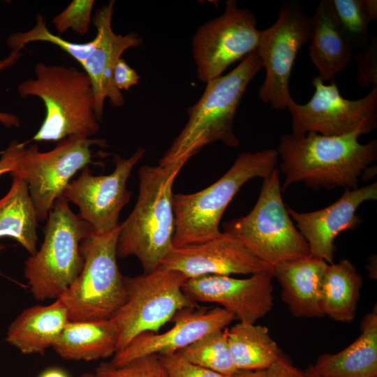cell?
Instances as JSON below:
<instances>
[{
  "mask_svg": "<svg viewBox=\"0 0 377 377\" xmlns=\"http://www.w3.org/2000/svg\"><path fill=\"white\" fill-rule=\"evenodd\" d=\"M97 145L105 147L106 142L103 139L71 136L60 140L47 152H40L36 145L25 148L11 175L27 184L38 221L47 219L73 175L94 163L91 148Z\"/></svg>",
  "mask_w": 377,
  "mask_h": 377,
  "instance_id": "30bf717a",
  "label": "cell"
},
{
  "mask_svg": "<svg viewBox=\"0 0 377 377\" xmlns=\"http://www.w3.org/2000/svg\"><path fill=\"white\" fill-rule=\"evenodd\" d=\"M276 168L263 178L258 200L246 216L225 224L253 255L272 267L280 263L311 255L308 244L296 228L282 195Z\"/></svg>",
  "mask_w": 377,
  "mask_h": 377,
  "instance_id": "ba28073f",
  "label": "cell"
},
{
  "mask_svg": "<svg viewBox=\"0 0 377 377\" xmlns=\"http://www.w3.org/2000/svg\"><path fill=\"white\" fill-rule=\"evenodd\" d=\"M34 72L36 78L17 87L22 98L38 97L45 107V119L29 142L60 141L71 136L89 138L98 132L94 90L84 71L38 63Z\"/></svg>",
  "mask_w": 377,
  "mask_h": 377,
  "instance_id": "277c9868",
  "label": "cell"
},
{
  "mask_svg": "<svg viewBox=\"0 0 377 377\" xmlns=\"http://www.w3.org/2000/svg\"><path fill=\"white\" fill-rule=\"evenodd\" d=\"M186 280L181 272L162 266L125 277L126 300L112 318L118 332L117 352L141 333H157L179 311L197 307L183 291Z\"/></svg>",
  "mask_w": 377,
  "mask_h": 377,
  "instance_id": "9c48e42d",
  "label": "cell"
},
{
  "mask_svg": "<svg viewBox=\"0 0 377 377\" xmlns=\"http://www.w3.org/2000/svg\"><path fill=\"white\" fill-rule=\"evenodd\" d=\"M279 158L274 149L243 152L209 186L191 194L174 195L173 248L204 243L220 235L221 219L235 194L251 179L269 175Z\"/></svg>",
  "mask_w": 377,
  "mask_h": 377,
  "instance_id": "5b68a950",
  "label": "cell"
},
{
  "mask_svg": "<svg viewBox=\"0 0 377 377\" xmlns=\"http://www.w3.org/2000/svg\"><path fill=\"white\" fill-rule=\"evenodd\" d=\"M376 198L377 183L374 182L355 189L346 188L336 202L322 209L297 212L287 209L306 241L311 255L332 264L336 250L334 242L337 235L357 227L361 222L355 213L357 208L364 202Z\"/></svg>",
  "mask_w": 377,
  "mask_h": 377,
  "instance_id": "ac0fdd59",
  "label": "cell"
},
{
  "mask_svg": "<svg viewBox=\"0 0 377 377\" xmlns=\"http://www.w3.org/2000/svg\"><path fill=\"white\" fill-rule=\"evenodd\" d=\"M80 377H97L95 374L84 373Z\"/></svg>",
  "mask_w": 377,
  "mask_h": 377,
  "instance_id": "b9f144b4",
  "label": "cell"
},
{
  "mask_svg": "<svg viewBox=\"0 0 377 377\" xmlns=\"http://www.w3.org/2000/svg\"><path fill=\"white\" fill-rule=\"evenodd\" d=\"M20 51H11L8 57L0 60V71L13 66L21 57ZM0 124L6 127H20V120L15 114L0 112Z\"/></svg>",
  "mask_w": 377,
  "mask_h": 377,
  "instance_id": "74e56055",
  "label": "cell"
},
{
  "mask_svg": "<svg viewBox=\"0 0 377 377\" xmlns=\"http://www.w3.org/2000/svg\"><path fill=\"white\" fill-rule=\"evenodd\" d=\"M366 8L370 20H377V1L365 0Z\"/></svg>",
  "mask_w": 377,
  "mask_h": 377,
  "instance_id": "f35d334b",
  "label": "cell"
},
{
  "mask_svg": "<svg viewBox=\"0 0 377 377\" xmlns=\"http://www.w3.org/2000/svg\"><path fill=\"white\" fill-rule=\"evenodd\" d=\"M357 81L359 85L367 88L377 87V37L357 56Z\"/></svg>",
  "mask_w": 377,
  "mask_h": 377,
  "instance_id": "836d02e7",
  "label": "cell"
},
{
  "mask_svg": "<svg viewBox=\"0 0 377 377\" xmlns=\"http://www.w3.org/2000/svg\"><path fill=\"white\" fill-rule=\"evenodd\" d=\"M328 263L312 255L273 267L281 287V299L297 318H322L321 286Z\"/></svg>",
  "mask_w": 377,
  "mask_h": 377,
  "instance_id": "ffe728a7",
  "label": "cell"
},
{
  "mask_svg": "<svg viewBox=\"0 0 377 377\" xmlns=\"http://www.w3.org/2000/svg\"><path fill=\"white\" fill-rule=\"evenodd\" d=\"M95 374L97 377H167L156 354L139 357L118 367L103 362L96 368Z\"/></svg>",
  "mask_w": 377,
  "mask_h": 377,
  "instance_id": "4dcf8cb0",
  "label": "cell"
},
{
  "mask_svg": "<svg viewBox=\"0 0 377 377\" xmlns=\"http://www.w3.org/2000/svg\"><path fill=\"white\" fill-rule=\"evenodd\" d=\"M315 91L305 104L291 98L288 104L292 119V134L309 132L337 136L362 131L369 133L377 127V87L357 100L344 98L334 80L326 84L318 77L312 80Z\"/></svg>",
  "mask_w": 377,
  "mask_h": 377,
  "instance_id": "8fae6325",
  "label": "cell"
},
{
  "mask_svg": "<svg viewBox=\"0 0 377 377\" xmlns=\"http://www.w3.org/2000/svg\"><path fill=\"white\" fill-rule=\"evenodd\" d=\"M26 142L14 140L3 151H0V176L6 172H12L17 169L19 160L26 148Z\"/></svg>",
  "mask_w": 377,
  "mask_h": 377,
  "instance_id": "8d00e7d4",
  "label": "cell"
},
{
  "mask_svg": "<svg viewBox=\"0 0 377 377\" xmlns=\"http://www.w3.org/2000/svg\"><path fill=\"white\" fill-rule=\"evenodd\" d=\"M360 335L335 354L323 353L314 371L322 377H377V311L367 313L360 325Z\"/></svg>",
  "mask_w": 377,
  "mask_h": 377,
  "instance_id": "603a6c76",
  "label": "cell"
},
{
  "mask_svg": "<svg viewBox=\"0 0 377 377\" xmlns=\"http://www.w3.org/2000/svg\"><path fill=\"white\" fill-rule=\"evenodd\" d=\"M337 20L352 48L361 50L369 40L370 19L365 0H331Z\"/></svg>",
  "mask_w": 377,
  "mask_h": 377,
  "instance_id": "f546056e",
  "label": "cell"
},
{
  "mask_svg": "<svg viewBox=\"0 0 377 377\" xmlns=\"http://www.w3.org/2000/svg\"><path fill=\"white\" fill-rule=\"evenodd\" d=\"M311 17L297 3L283 4L276 22L260 31L256 50L265 78L258 96L275 110L287 109L289 81L300 50L309 40Z\"/></svg>",
  "mask_w": 377,
  "mask_h": 377,
  "instance_id": "7c38bea8",
  "label": "cell"
},
{
  "mask_svg": "<svg viewBox=\"0 0 377 377\" xmlns=\"http://www.w3.org/2000/svg\"><path fill=\"white\" fill-rule=\"evenodd\" d=\"M8 192L0 199V238L16 240L30 254L37 251L38 219L27 184L16 175Z\"/></svg>",
  "mask_w": 377,
  "mask_h": 377,
  "instance_id": "484cf974",
  "label": "cell"
},
{
  "mask_svg": "<svg viewBox=\"0 0 377 377\" xmlns=\"http://www.w3.org/2000/svg\"><path fill=\"white\" fill-rule=\"evenodd\" d=\"M362 135L358 131L337 136L313 132L281 136L276 151L285 175L282 191L299 182L313 189L358 188L359 178L377 158V140L362 144Z\"/></svg>",
  "mask_w": 377,
  "mask_h": 377,
  "instance_id": "6da1fadb",
  "label": "cell"
},
{
  "mask_svg": "<svg viewBox=\"0 0 377 377\" xmlns=\"http://www.w3.org/2000/svg\"><path fill=\"white\" fill-rule=\"evenodd\" d=\"M94 5V0H73L53 18L52 23L60 34L71 29L80 35H84L89 31Z\"/></svg>",
  "mask_w": 377,
  "mask_h": 377,
  "instance_id": "1f68e13d",
  "label": "cell"
},
{
  "mask_svg": "<svg viewBox=\"0 0 377 377\" xmlns=\"http://www.w3.org/2000/svg\"><path fill=\"white\" fill-rule=\"evenodd\" d=\"M114 1L99 8L93 17L97 33L95 45L81 64L89 77L95 97V114L98 122L103 114L105 98L113 107H120L124 98L113 82V71L117 60L126 50L140 46L142 38L135 32L122 36L114 33L112 17Z\"/></svg>",
  "mask_w": 377,
  "mask_h": 377,
  "instance_id": "d6986e66",
  "label": "cell"
},
{
  "mask_svg": "<svg viewBox=\"0 0 377 377\" xmlns=\"http://www.w3.org/2000/svg\"><path fill=\"white\" fill-rule=\"evenodd\" d=\"M40 377H68L61 369H50L43 372Z\"/></svg>",
  "mask_w": 377,
  "mask_h": 377,
  "instance_id": "ab89813d",
  "label": "cell"
},
{
  "mask_svg": "<svg viewBox=\"0 0 377 377\" xmlns=\"http://www.w3.org/2000/svg\"><path fill=\"white\" fill-rule=\"evenodd\" d=\"M159 357L167 377H234L191 363L179 352Z\"/></svg>",
  "mask_w": 377,
  "mask_h": 377,
  "instance_id": "d6a6232c",
  "label": "cell"
},
{
  "mask_svg": "<svg viewBox=\"0 0 377 377\" xmlns=\"http://www.w3.org/2000/svg\"><path fill=\"white\" fill-rule=\"evenodd\" d=\"M160 266L178 271L187 279L204 275H251L273 269L227 232L204 243L172 248Z\"/></svg>",
  "mask_w": 377,
  "mask_h": 377,
  "instance_id": "2e32d148",
  "label": "cell"
},
{
  "mask_svg": "<svg viewBox=\"0 0 377 377\" xmlns=\"http://www.w3.org/2000/svg\"><path fill=\"white\" fill-rule=\"evenodd\" d=\"M68 323L67 309L59 297L50 304L22 311L9 325L6 341L22 354H43Z\"/></svg>",
  "mask_w": 377,
  "mask_h": 377,
  "instance_id": "7402d4cb",
  "label": "cell"
},
{
  "mask_svg": "<svg viewBox=\"0 0 377 377\" xmlns=\"http://www.w3.org/2000/svg\"><path fill=\"white\" fill-rule=\"evenodd\" d=\"M3 249V246L0 244V251Z\"/></svg>",
  "mask_w": 377,
  "mask_h": 377,
  "instance_id": "7bdbcfd3",
  "label": "cell"
},
{
  "mask_svg": "<svg viewBox=\"0 0 377 377\" xmlns=\"http://www.w3.org/2000/svg\"><path fill=\"white\" fill-rule=\"evenodd\" d=\"M178 352L191 363L222 374L234 376L237 371L225 329L209 332Z\"/></svg>",
  "mask_w": 377,
  "mask_h": 377,
  "instance_id": "83f0119b",
  "label": "cell"
},
{
  "mask_svg": "<svg viewBox=\"0 0 377 377\" xmlns=\"http://www.w3.org/2000/svg\"><path fill=\"white\" fill-rule=\"evenodd\" d=\"M184 164L143 165L139 170V195L128 218L119 225L117 255L135 256L149 273L172 249L175 232L172 186Z\"/></svg>",
  "mask_w": 377,
  "mask_h": 377,
  "instance_id": "3957f363",
  "label": "cell"
},
{
  "mask_svg": "<svg viewBox=\"0 0 377 377\" xmlns=\"http://www.w3.org/2000/svg\"><path fill=\"white\" fill-rule=\"evenodd\" d=\"M234 377H309L294 366L284 353L269 367L256 371H237Z\"/></svg>",
  "mask_w": 377,
  "mask_h": 377,
  "instance_id": "e575fe53",
  "label": "cell"
},
{
  "mask_svg": "<svg viewBox=\"0 0 377 377\" xmlns=\"http://www.w3.org/2000/svg\"><path fill=\"white\" fill-rule=\"evenodd\" d=\"M263 68L256 51L228 74L206 82L200 99L187 109L188 121L159 161V165L185 163L205 146L217 141L239 145L234 131L238 106L249 84Z\"/></svg>",
  "mask_w": 377,
  "mask_h": 377,
  "instance_id": "7a4b0ae2",
  "label": "cell"
},
{
  "mask_svg": "<svg viewBox=\"0 0 377 377\" xmlns=\"http://www.w3.org/2000/svg\"><path fill=\"white\" fill-rule=\"evenodd\" d=\"M145 153L140 147L128 158L114 154V170L107 175L95 176L87 166L64 189L62 195L78 207L79 216L95 233L110 232L119 226L120 212L132 195L127 189V180Z\"/></svg>",
  "mask_w": 377,
  "mask_h": 377,
  "instance_id": "5bb4252c",
  "label": "cell"
},
{
  "mask_svg": "<svg viewBox=\"0 0 377 377\" xmlns=\"http://www.w3.org/2000/svg\"><path fill=\"white\" fill-rule=\"evenodd\" d=\"M273 269L245 279L204 275L188 279L185 295L195 302L216 303L242 323H256L274 306Z\"/></svg>",
  "mask_w": 377,
  "mask_h": 377,
  "instance_id": "9a60e30c",
  "label": "cell"
},
{
  "mask_svg": "<svg viewBox=\"0 0 377 377\" xmlns=\"http://www.w3.org/2000/svg\"><path fill=\"white\" fill-rule=\"evenodd\" d=\"M305 373L309 377H322L316 374L312 368V366H309L305 370Z\"/></svg>",
  "mask_w": 377,
  "mask_h": 377,
  "instance_id": "60d3db41",
  "label": "cell"
},
{
  "mask_svg": "<svg viewBox=\"0 0 377 377\" xmlns=\"http://www.w3.org/2000/svg\"><path fill=\"white\" fill-rule=\"evenodd\" d=\"M36 41L48 42L58 46L80 65L87 58L95 45L94 38L87 43L78 44L54 35L47 28L41 15H37L36 24L31 30L11 34L6 43L11 51H21L27 44Z\"/></svg>",
  "mask_w": 377,
  "mask_h": 377,
  "instance_id": "f1b7e54d",
  "label": "cell"
},
{
  "mask_svg": "<svg viewBox=\"0 0 377 377\" xmlns=\"http://www.w3.org/2000/svg\"><path fill=\"white\" fill-rule=\"evenodd\" d=\"M112 78L114 86L119 91L129 89L138 84L140 80L136 71L122 58H119L115 64Z\"/></svg>",
  "mask_w": 377,
  "mask_h": 377,
  "instance_id": "d590c367",
  "label": "cell"
},
{
  "mask_svg": "<svg viewBox=\"0 0 377 377\" xmlns=\"http://www.w3.org/2000/svg\"><path fill=\"white\" fill-rule=\"evenodd\" d=\"M117 339L112 318L69 321L52 348L64 359L91 361L112 357Z\"/></svg>",
  "mask_w": 377,
  "mask_h": 377,
  "instance_id": "cb8c5ba5",
  "label": "cell"
},
{
  "mask_svg": "<svg viewBox=\"0 0 377 377\" xmlns=\"http://www.w3.org/2000/svg\"><path fill=\"white\" fill-rule=\"evenodd\" d=\"M235 316L221 306L211 309L185 308L173 317V326L158 334L145 332L135 337L125 348L116 352L109 362L121 367L146 355L178 352L207 334L227 327Z\"/></svg>",
  "mask_w": 377,
  "mask_h": 377,
  "instance_id": "e0dca14e",
  "label": "cell"
},
{
  "mask_svg": "<svg viewBox=\"0 0 377 377\" xmlns=\"http://www.w3.org/2000/svg\"><path fill=\"white\" fill-rule=\"evenodd\" d=\"M46 221L43 242L24 268L30 291L38 301L57 299L73 283L84 265L81 242L93 231L63 195L54 202Z\"/></svg>",
  "mask_w": 377,
  "mask_h": 377,
  "instance_id": "8992f818",
  "label": "cell"
},
{
  "mask_svg": "<svg viewBox=\"0 0 377 377\" xmlns=\"http://www.w3.org/2000/svg\"><path fill=\"white\" fill-rule=\"evenodd\" d=\"M363 279L347 259L328 264L321 286V306L325 316L342 323L356 315Z\"/></svg>",
  "mask_w": 377,
  "mask_h": 377,
  "instance_id": "d4e9b609",
  "label": "cell"
},
{
  "mask_svg": "<svg viewBox=\"0 0 377 377\" xmlns=\"http://www.w3.org/2000/svg\"><path fill=\"white\" fill-rule=\"evenodd\" d=\"M119 232V226L107 233L92 231L82 241L83 267L59 297L69 321L110 319L125 302V276L117 261Z\"/></svg>",
  "mask_w": 377,
  "mask_h": 377,
  "instance_id": "52a82bcc",
  "label": "cell"
},
{
  "mask_svg": "<svg viewBox=\"0 0 377 377\" xmlns=\"http://www.w3.org/2000/svg\"><path fill=\"white\" fill-rule=\"evenodd\" d=\"M309 54L323 81H332L350 63L353 50L336 17L331 0H322L311 17Z\"/></svg>",
  "mask_w": 377,
  "mask_h": 377,
  "instance_id": "44dd1931",
  "label": "cell"
},
{
  "mask_svg": "<svg viewBox=\"0 0 377 377\" xmlns=\"http://www.w3.org/2000/svg\"><path fill=\"white\" fill-rule=\"evenodd\" d=\"M228 347L237 371L265 369L283 353L271 337L269 329L256 323L239 322L225 328Z\"/></svg>",
  "mask_w": 377,
  "mask_h": 377,
  "instance_id": "4316f807",
  "label": "cell"
},
{
  "mask_svg": "<svg viewBox=\"0 0 377 377\" xmlns=\"http://www.w3.org/2000/svg\"><path fill=\"white\" fill-rule=\"evenodd\" d=\"M260 30L249 9L228 0L222 15L200 26L192 40L198 77L203 82L216 78L232 64L257 50Z\"/></svg>",
  "mask_w": 377,
  "mask_h": 377,
  "instance_id": "4fadbf2b",
  "label": "cell"
}]
</instances>
